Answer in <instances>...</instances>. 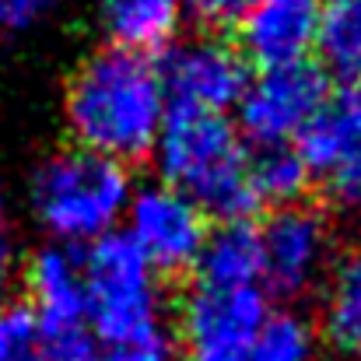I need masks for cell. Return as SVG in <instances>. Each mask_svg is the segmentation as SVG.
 <instances>
[{"label":"cell","instance_id":"1","mask_svg":"<svg viewBox=\"0 0 361 361\" xmlns=\"http://www.w3.org/2000/svg\"><path fill=\"white\" fill-rule=\"evenodd\" d=\"M63 116L74 147L120 165L151 158L169 120L158 63L116 46L88 53L67 81Z\"/></svg>","mask_w":361,"mask_h":361},{"label":"cell","instance_id":"2","mask_svg":"<svg viewBox=\"0 0 361 361\" xmlns=\"http://www.w3.org/2000/svg\"><path fill=\"white\" fill-rule=\"evenodd\" d=\"M151 158L165 186L190 197L207 218H221V225L249 221L259 207L249 186L252 151L228 116L169 109Z\"/></svg>","mask_w":361,"mask_h":361},{"label":"cell","instance_id":"3","mask_svg":"<svg viewBox=\"0 0 361 361\" xmlns=\"http://www.w3.org/2000/svg\"><path fill=\"white\" fill-rule=\"evenodd\" d=\"M133 190L126 165L85 147H63L32 169L28 211L49 242L88 249L92 242L120 232Z\"/></svg>","mask_w":361,"mask_h":361},{"label":"cell","instance_id":"4","mask_svg":"<svg viewBox=\"0 0 361 361\" xmlns=\"http://www.w3.org/2000/svg\"><path fill=\"white\" fill-rule=\"evenodd\" d=\"M81 267H85V312L99 344L113 348L137 337L161 334V316H165L161 277L123 232H113L81 249Z\"/></svg>","mask_w":361,"mask_h":361},{"label":"cell","instance_id":"5","mask_svg":"<svg viewBox=\"0 0 361 361\" xmlns=\"http://www.w3.org/2000/svg\"><path fill=\"white\" fill-rule=\"evenodd\" d=\"M326 74L316 63L259 71L235 106V126L249 151L295 147L305 123L326 99Z\"/></svg>","mask_w":361,"mask_h":361},{"label":"cell","instance_id":"6","mask_svg":"<svg viewBox=\"0 0 361 361\" xmlns=\"http://www.w3.org/2000/svg\"><path fill=\"white\" fill-rule=\"evenodd\" d=\"M259 281L267 295L302 298L319 288L334 267V228L312 204L274 211L259 225Z\"/></svg>","mask_w":361,"mask_h":361},{"label":"cell","instance_id":"7","mask_svg":"<svg viewBox=\"0 0 361 361\" xmlns=\"http://www.w3.org/2000/svg\"><path fill=\"white\" fill-rule=\"evenodd\" d=\"M158 274L193 270L211 235L207 214L179 190L158 183L137 186L120 228Z\"/></svg>","mask_w":361,"mask_h":361},{"label":"cell","instance_id":"8","mask_svg":"<svg viewBox=\"0 0 361 361\" xmlns=\"http://www.w3.org/2000/svg\"><path fill=\"white\" fill-rule=\"evenodd\" d=\"M274 316L267 288L193 284L179 302V344L190 361H228Z\"/></svg>","mask_w":361,"mask_h":361},{"label":"cell","instance_id":"9","mask_svg":"<svg viewBox=\"0 0 361 361\" xmlns=\"http://www.w3.org/2000/svg\"><path fill=\"white\" fill-rule=\"evenodd\" d=\"M158 71L165 81L169 109L186 113L228 116L249 85V67L242 53L214 35L179 39L172 49H165Z\"/></svg>","mask_w":361,"mask_h":361},{"label":"cell","instance_id":"10","mask_svg":"<svg viewBox=\"0 0 361 361\" xmlns=\"http://www.w3.org/2000/svg\"><path fill=\"white\" fill-rule=\"evenodd\" d=\"M319 0H259L239 21V49L259 71L309 63L319 32Z\"/></svg>","mask_w":361,"mask_h":361},{"label":"cell","instance_id":"11","mask_svg":"<svg viewBox=\"0 0 361 361\" xmlns=\"http://www.w3.org/2000/svg\"><path fill=\"white\" fill-rule=\"evenodd\" d=\"M25 291H28V305L39 326L88 319L85 267H81V252L71 245H60V242L39 245L25 263Z\"/></svg>","mask_w":361,"mask_h":361},{"label":"cell","instance_id":"12","mask_svg":"<svg viewBox=\"0 0 361 361\" xmlns=\"http://www.w3.org/2000/svg\"><path fill=\"white\" fill-rule=\"evenodd\" d=\"M361 140V88L341 85L337 92H326L323 106L305 123L302 137L295 140V151L309 165L312 176H334L348 154Z\"/></svg>","mask_w":361,"mask_h":361},{"label":"cell","instance_id":"13","mask_svg":"<svg viewBox=\"0 0 361 361\" xmlns=\"http://www.w3.org/2000/svg\"><path fill=\"white\" fill-rule=\"evenodd\" d=\"M102 25L116 49L151 56L179 42L186 18L183 0H102Z\"/></svg>","mask_w":361,"mask_h":361},{"label":"cell","instance_id":"14","mask_svg":"<svg viewBox=\"0 0 361 361\" xmlns=\"http://www.w3.org/2000/svg\"><path fill=\"white\" fill-rule=\"evenodd\" d=\"M193 274H197V284H204V288H252V284H259V274H263L259 228H252L249 221H228L221 228H211Z\"/></svg>","mask_w":361,"mask_h":361},{"label":"cell","instance_id":"15","mask_svg":"<svg viewBox=\"0 0 361 361\" xmlns=\"http://www.w3.org/2000/svg\"><path fill=\"white\" fill-rule=\"evenodd\" d=\"M323 334L341 355L361 361V245L337 256L326 274Z\"/></svg>","mask_w":361,"mask_h":361},{"label":"cell","instance_id":"16","mask_svg":"<svg viewBox=\"0 0 361 361\" xmlns=\"http://www.w3.org/2000/svg\"><path fill=\"white\" fill-rule=\"evenodd\" d=\"M316 56L323 74L361 88V0H330L319 11Z\"/></svg>","mask_w":361,"mask_h":361},{"label":"cell","instance_id":"17","mask_svg":"<svg viewBox=\"0 0 361 361\" xmlns=\"http://www.w3.org/2000/svg\"><path fill=\"white\" fill-rule=\"evenodd\" d=\"M309 183L312 172L295 147H267V151H252L249 158V186L256 204H267L274 211L295 207L302 204Z\"/></svg>","mask_w":361,"mask_h":361},{"label":"cell","instance_id":"18","mask_svg":"<svg viewBox=\"0 0 361 361\" xmlns=\"http://www.w3.org/2000/svg\"><path fill=\"white\" fill-rule=\"evenodd\" d=\"M228 361H316V330L295 309H274L263 330Z\"/></svg>","mask_w":361,"mask_h":361},{"label":"cell","instance_id":"19","mask_svg":"<svg viewBox=\"0 0 361 361\" xmlns=\"http://www.w3.org/2000/svg\"><path fill=\"white\" fill-rule=\"evenodd\" d=\"M102 344L88 319L78 323H46L39 326L35 361H99Z\"/></svg>","mask_w":361,"mask_h":361},{"label":"cell","instance_id":"20","mask_svg":"<svg viewBox=\"0 0 361 361\" xmlns=\"http://www.w3.org/2000/svg\"><path fill=\"white\" fill-rule=\"evenodd\" d=\"M39 319L28 302L0 298V361H35Z\"/></svg>","mask_w":361,"mask_h":361},{"label":"cell","instance_id":"21","mask_svg":"<svg viewBox=\"0 0 361 361\" xmlns=\"http://www.w3.org/2000/svg\"><path fill=\"white\" fill-rule=\"evenodd\" d=\"M67 4L71 0H0V32L4 35L32 32L53 14H60Z\"/></svg>","mask_w":361,"mask_h":361},{"label":"cell","instance_id":"22","mask_svg":"<svg viewBox=\"0 0 361 361\" xmlns=\"http://www.w3.org/2000/svg\"><path fill=\"white\" fill-rule=\"evenodd\" d=\"M99 361H176V351H172L169 334L161 330V334H151V337L113 344L99 355Z\"/></svg>","mask_w":361,"mask_h":361},{"label":"cell","instance_id":"23","mask_svg":"<svg viewBox=\"0 0 361 361\" xmlns=\"http://www.w3.org/2000/svg\"><path fill=\"white\" fill-rule=\"evenodd\" d=\"M330 193L341 207L348 211H361V140L358 147L348 154V161L330 176Z\"/></svg>","mask_w":361,"mask_h":361},{"label":"cell","instance_id":"24","mask_svg":"<svg viewBox=\"0 0 361 361\" xmlns=\"http://www.w3.org/2000/svg\"><path fill=\"white\" fill-rule=\"evenodd\" d=\"M259 0H183L186 14L207 21V25H232L242 21Z\"/></svg>","mask_w":361,"mask_h":361},{"label":"cell","instance_id":"25","mask_svg":"<svg viewBox=\"0 0 361 361\" xmlns=\"http://www.w3.org/2000/svg\"><path fill=\"white\" fill-rule=\"evenodd\" d=\"M14 263H18V239H14V214H11V204H7V193L0 186V288L11 281L14 274Z\"/></svg>","mask_w":361,"mask_h":361}]
</instances>
